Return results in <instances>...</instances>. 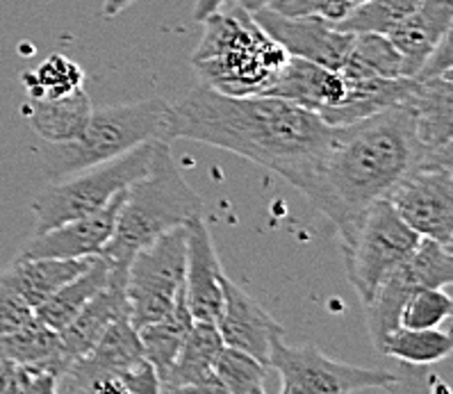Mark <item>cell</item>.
I'll return each instance as SVG.
<instances>
[{
    "mask_svg": "<svg viewBox=\"0 0 453 394\" xmlns=\"http://www.w3.org/2000/svg\"><path fill=\"white\" fill-rule=\"evenodd\" d=\"M453 301L444 288H419L405 298L399 314L403 328H437L451 317Z\"/></svg>",
    "mask_w": 453,
    "mask_h": 394,
    "instance_id": "cell-33",
    "label": "cell"
},
{
    "mask_svg": "<svg viewBox=\"0 0 453 394\" xmlns=\"http://www.w3.org/2000/svg\"><path fill=\"white\" fill-rule=\"evenodd\" d=\"M265 97L283 98L319 114L344 101L347 81L337 69H328L310 59L289 55L273 85L265 91Z\"/></svg>",
    "mask_w": 453,
    "mask_h": 394,
    "instance_id": "cell-16",
    "label": "cell"
},
{
    "mask_svg": "<svg viewBox=\"0 0 453 394\" xmlns=\"http://www.w3.org/2000/svg\"><path fill=\"white\" fill-rule=\"evenodd\" d=\"M169 117L171 103L165 98L119 103L91 110L81 137L65 144H50L49 151H43V166L49 176L65 178L73 171L114 160L146 142H169Z\"/></svg>",
    "mask_w": 453,
    "mask_h": 394,
    "instance_id": "cell-5",
    "label": "cell"
},
{
    "mask_svg": "<svg viewBox=\"0 0 453 394\" xmlns=\"http://www.w3.org/2000/svg\"><path fill=\"white\" fill-rule=\"evenodd\" d=\"M91 101L85 87L71 91L59 98H27L23 105V117L27 119L30 128L49 144H65L78 139L85 130L91 114Z\"/></svg>",
    "mask_w": 453,
    "mask_h": 394,
    "instance_id": "cell-22",
    "label": "cell"
},
{
    "mask_svg": "<svg viewBox=\"0 0 453 394\" xmlns=\"http://www.w3.org/2000/svg\"><path fill=\"white\" fill-rule=\"evenodd\" d=\"M65 369V362L17 365L0 360V394H53Z\"/></svg>",
    "mask_w": 453,
    "mask_h": 394,
    "instance_id": "cell-32",
    "label": "cell"
},
{
    "mask_svg": "<svg viewBox=\"0 0 453 394\" xmlns=\"http://www.w3.org/2000/svg\"><path fill=\"white\" fill-rule=\"evenodd\" d=\"M344 81H347L344 101L319 112L328 126H349L363 121L385 107L405 101V97L417 85L415 78H344Z\"/></svg>",
    "mask_w": 453,
    "mask_h": 394,
    "instance_id": "cell-23",
    "label": "cell"
},
{
    "mask_svg": "<svg viewBox=\"0 0 453 394\" xmlns=\"http://www.w3.org/2000/svg\"><path fill=\"white\" fill-rule=\"evenodd\" d=\"M242 7H244L246 12H257V10H265V7H269L273 3V0H237Z\"/></svg>",
    "mask_w": 453,
    "mask_h": 394,
    "instance_id": "cell-39",
    "label": "cell"
},
{
    "mask_svg": "<svg viewBox=\"0 0 453 394\" xmlns=\"http://www.w3.org/2000/svg\"><path fill=\"white\" fill-rule=\"evenodd\" d=\"M363 0H273L272 10L285 17H319L337 23Z\"/></svg>",
    "mask_w": 453,
    "mask_h": 394,
    "instance_id": "cell-34",
    "label": "cell"
},
{
    "mask_svg": "<svg viewBox=\"0 0 453 394\" xmlns=\"http://www.w3.org/2000/svg\"><path fill=\"white\" fill-rule=\"evenodd\" d=\"M123 285H126V274L110 272V282L105 288L59 330L62 352L69 365L89 353L112 321H117L119 317H130Z\"/></svg>",
    "mask_w": 453,
    "mask_h": 394,
    "instance_id": "cell-18",
    "label": "cell"
},
{
    "mask_svg": "<svg viewBox=\"0 0 453 394\" xmlns=\"http://www.w3.org/2000/svg\"><path fill=\"white\" fill-rule=\"evenodd\" d=\"M107 282H110V267H107V262L101 256H96L85 272L71 278L58 292L50 294L42 305H37L35 308V317L42 324H46L49 328L59 333V330L73 320L75 314L89 304L91 298L105 288Z\"/></svg>",
    "mask_w": 453,
    "mask_h": 394,
    "instance_id": "cell-24",
    "label": "cell"
},
{
    "mask_svg": "<svg viewBox=\"0 0 453 394\" xmlns=\"http://www.w3.org/2000/svg\"><path fill=\"white\" fill-rule=\"evenodd\" d=\"M58 392H160L157 374L144 358L130 317H119L89 353L73 360L58 383Z\"/></svg>",
    "mask_w": 453,
    "mask_h": 394,
    "instance_id": "cell-7",
    "label": "cell"
},
{
    "mask_svg": "<svg viewBox=\"0 0 453 394\" xmlns=\"http://www.w3.org/2000/svg\"><path fill=\"white\" fill-rule=\"evenodd\" d=\"M421 0H363L347 17L335 23L344 33H379L388 35L399 26L411 12L417 10Z\"/></svg>",
    "mask_w": 453,
    "mask_h": 394,
    "instance_id": "cell-29",
    "label": "cell"
},
{
    "mask_svg": "<svg viewBox=\"0 0 453 394\" xmlns=\"http://www.w3.org/2000/svg\"><path fill=\"white\" fill-rule=\"evenodd\" d=\"M419 235L396 214L388 198L372 203L357 214L347 235H342V251L349 281L357 298L367 304L380 282L411 256Z\"/></svg>",
    "mask_w": 453,
    "mask_h": 394,
    "instance_id": "cell-8",
    "label": "cell"
},
{
    "mask_svg": "<svg viewBox=\"0 0 453 394\" xmlns=\"http://www.w3.org/2000/svg\"><path fill=\"white\" fill-rule=\"evenodd\" d=\"M123 194H114L96 212L71 219L66 224L35 233L33 240L21 249V258H94L101 256L103 246L110 242L121 208Z\"/></svg>",
    "mask_w": 453,
    "mask_h": 394,
    "instance_id": "cell-14",
    "label": "cell"
},
{
    "mask_svg": "<svg viewBox=\"0 0 453 394\" xmlns=\"http://www.w3.org/2000/svg\"><path fill=\"white\" fill-rule=\"evenodd\" d=\"M27 98H59L85 85V73L65 55H50L35 71L23 75Z\"/></svg>",
    "mask_w": 453,
    "mask_h": 394,
    "instance_id": "cell-30",
    "label": "cell"
},
{
    "mask_svg": "<svg viewBox=\"0 0 453 394\" xmlns=\"http://www.w3.org/2000/svg\"><path fill=\"white\" fill-rule=\"evenodd\" d=\"M340 126L276 97H224L196 85L171 105L166 139H192L228 151L273 171L312 205L321 194V171Z\"/></svg>",
    "mask_w": 453,
    "mask_h": 394,
    "instance_id": "cell-1",
    "label": "cell"
},
{
    "mask_svg": "<svg viewBox=\"0 0 453 394\" xmlns=\"http://www.w3.org/2000/svg\"><path fill=\"white\" fill-rule=\"evenodd\" d=\"M157 142L160 139L146 142L126 155H119L114 160L58 178V182L46 187L35 198L33 210L37 217L35 233H43L59 224H66L71 219L101 210L114 194L126 189L130 182H134L149 171Z\"/></svg>",
    "mask_w": 453,
    "mask_h": 394,
    "instance_id": "cell-6",
    "label": "cell"
},
{
    "mask_svg": "<svg viewBox=\"0 0 453 394\" xmlns=\"http://www.w3.org/2000/svg\"><path fill=\"white\" fill-rule=\"evenodd\" d=\"M340 73L344 78H405L403 58L388 35L360 33L353 37Z\"/></svg>",
    "mask_w": 453,
    "mask_h": 394,
    "instance_id": "cell-26",
    "label": "cell"
},
{
    "mask_svg": "<svg viewBox=\"0 0 453 394\" xmlns=\"http://www.w3.org/2000/svg\"><path fill=\"white\" fill-rule=\"evenodd\" d=\"M453 71V49H451V33L444 35L442 42L437 43L433 53L424 59L421 69L417 71V81H428L437 75H447Z\"/></svg>",
    "mask_w": 453,
    "mask_h": 394,
    "instance_id": "cell-36",
    "label": "cell"
},
{
    "mask_svg": "<svg viewBox=\"0 0 453 394\" xmlns=\"http://www.w3.org/2000/svg\"><path fill=\"white\" fill-rule=\"evenodd\" d=\"M0 360L17 365H37V362H66L58 330L33 317L21 328L0 336Z\"/></svg>",
    "mask_w": 453,
    "mask_h": 394,
    "instance_id": "cell-27",
    "label": "cell"
},
{
    "mask_svg": "<svg viewBox=\"0 0 453 394\" xmlns=\"http://www.w3.org/2000/svg\"><path fill=\"white\" fill-rule=\"evenodd\" d=\"M453 153L435 155L396 182L388 198L419 237L453 244Z\"/></svg>",
    "mask_w": 453,
    "mask_h": 394,
    "instance_id": "cell-11",
    "label": "cell"
},
{
    "mask_svg": "<svg viewBox=\"0 0 453 394\" xmlns=\"http://www.w3.org/2000/svg\"><path fill=\"white\" fill-rule=\"evenodd\" d=\"M201 23L203 37L192 55L201 85L224 97H257L273 85L289 55L251 12L233 3Z\"/></svg>",
    "mask_w": 453,
    "mask_h": 394,
    "instance_id": "cell-3",
    "label": "cell"
},
{
    "mask_svg": "<svg viewBox=\"0 0 453 394\" xmlns=\"http://www.w3.org/2000/svg\"><path fill=\"white\" fill-rule=\"evenodd\" d=\"M134 3H137V0H103V17H119L121 12H126L130 5H134Z\"/></svg>",
    "mask_w": 453,
    "mask_h": 394,
    "instance_id": "cell-38",
    "label": "cell"
},
{
    "mask_svg": "<svg viewBox=\"0 0 453 394\" xmlns=\"http://www.w3.org/2000/svg\"><path fill=\"white\" fill-rule=\"evenodd\" d=\"M187 228V260H185V304L194 321H217L224 304L221 281L224 269L214 249L212 235L201 219L192 217Z\"/></svg>",
    "mask_w": 453,
    "mask_h": 394,
    "instance_id": "cell-15",
    "label": "cell"
},
{
    "mask_svg": "<svg viewBox=\"0 0 453 394\" xmlns=\"http://www.w3.org/2000/svg\"><path fill=\"white\" fill-rule=\"evenodd\" d=\"M224 304L217 317V330L226 346L240 349L269 367V352L276 337L285 336V328L257 304L249 292L224 276L221 281Z\"/></svg>",
    "mask_w": 453,
    "mask_h": 394,
    "instance_id": "cell-13",
    "label": "cell"
},
{
    "mask_svg": "<svg viewBox=\"0 0 453 394\" xmlns=\"http://www.w3.org/2000/svg\"><path fill=\"white\" fill-rule=\"evenodd\" d=\"M192 324L194 317L189 313V308H187L185 298H182L169 317H165L160 321H150V324H144L137 328L142 352H144V358L150 362V367L155 369V374H157L160 385L165 383L169 372L176 365Z\"/></svg>",
    "mask_w": 453,
    "mask_h": 394,
    "instance_id": "cell-25",
    "label": "cell"
},
{
    "mask_svg": "<svg viewBox=\"0 0 453 394\" xmlns=\"http://www.w3.org/2000/svg\"><path fill=\"white\" fill-rule=\"evenodd\" d=\"M405 103L415 119V133L421 144L431 151L449 149L453 139V75L417 81Z\"/></svg>",
    "mask_w": 453,
    "mask_h": 394,
    "instance_id": "cell-21",
    "label": "cell"
},
{
    "mask_svg": "<svg viewBox=\"0 0 453 394\" xmlns=\"http://www.w3.org/2000/svg\"><path fill=\"white\" fill-rule=\"evenodd\" d=\"M224 349L212 321H194L180 349L176 365L169 372L160 392H224L214 374V360Z\"/></svg>",
    "mask_w": 453,
    "mask_h": 394,
    "instance_id": "cell-19",
    "label": "cell"
},
{
    "mask_svg": "<svg viewBox=\"0 0 453 394\" xmlns=\"http://www.w3.org/2000/svg\"><path fill=\"white\" fill-rule=\"evenodd\" d=\"M267 365L256 360L249 353L226 346L219 352L214 360V374L221 383L224 392L233 394H262L265 392V378H267Z\"/></svg>",
    "mask_w": 453,
    "mask_h": 394,
    "instance_id": "cell-31",
    "label": "cell"
},
{
    "mask_svg": "<svg viewBox=\"0 0 453 394\" xmlns=\"http://www.w3.org/2000/svg\"><path fill=\"white\" fill-rule=\"evenodd\" d=\"M257 26L276 39L288 55L317 62L321 66L340 71L351 50L356 35L344 33L335 23L319 17H285L272 7L253 12Z\"/></svg>",
    "mask_w": 453,
    "mask_h": 394,
    "instance_id": "cell-12",
    "label": "cell"
},
{
    "mask_svg": "<svg viewBox=\"0 0 453 394\" xmlns=\"http://www.w3.org/2000/svg\"><path fill=\"white\" fill-rule=\"evenodd\" d=\"M383 356L399 358L408 365H433L451 353V337L437 328H395L380 342Z\"/></svg>",
    "mask_w": 453,
    "mask_h": 394,
    "instance_id": "cell-28",
    "label": "cell"
},
{
    "mask_svg": "<svg viewBox=\"0 0 453 394\" xmlns=\"http://www.w3.org/2000/svg\"><path fill=\"white\" fill-rule=\"evenodd\" d=\"M187 228L166 230L139 249L126 269V301L134 328L169 317L185 298Z\"/></svg>",
    "mask_w": 453,
    "mask_h": 394,
    "instance_id": "cell-9",
    "label": "cell"
},
{
    "mask_svg": "<svg viewBox=\"0 0 453 394\" xmlns=\"http://www.w3.org/2000/svg\"><path fill=\"white\" fill-rule=\"evenodd\" d=\"M269 369L278 372L280 390L285 394H344L363 390H392L399 385L396 374L333 360L315 344H288L285 336L273 340Z\"/></svg>",
    "mask_w": 453,
    "mask_h": 394,
    "instance_id": "cell-10",
    "label": "cell"
},
{
    "mask_svg": "<svg viewBox=\"0 0 453 394\" xmlns=\"http://www.w3.org/2000/svg\"><path fill=\"white\" fill-rule=\"evenodd\" d=\"M453 0H421L415 12L388 33L403 58V75L415 78L424 59L433 53L444 35L451 33Z\"/></svg>",
    "mask_w": 453,
    "mask_h": 394,
    "instance_id": "cell-17",
    "label": "cell"
},
{
    "mask_svg": "<svg viewBox=\"0 0 453 394\" xmlns=\"http://www.w3.org/2000/svg\"><path fill=\"white\" fill-rule=\"evenodd\" d=\"M33 317L35 310L30 308L19 294H14L0 282V336L21 328V326L27 324Z\"/></svg>",
    "mask_w": 453,
    "mask_h": 394,
    "instance_id": "cell-35",
    "label": "cell"
},
{
    "mask_svg": "<svg viewBox=\"0 0 453 394\" xmlns=\"http://www.w3.org/2000/svg\"><path fill=\"white\" fill-rule=\"evenodd\" d=\"M201 214V197L178 169L169 142L155 144L144 176L126 187L114 233L101 251L110 272L126 274L139 249Z\"/></svg>",
    "mask_w": 453,
    "mask_h": 394,
    "instance_id": "cell-4",
    "label": "cell"
},
{
    "mask_svg": "<svg viewBox=\"0 0 453 394\" xmlns=\"http://www.w3.org/2000/svg\"><path fill=\"white\" fill-rule=\"evenodd\" d=\"M453 149L431 151L415 133L408 103L389 105L363 121L340 126L321 171V194L315 208L347 235L357 214L380 201L417 165Z\"/></svg>",
    "mask_w": 453,
    "mask_h": 394,
    "instance_id": "cell-2",
    "label": "cell"
},
{
    "mask_svg": "<svg viewBox=\"0 0 453 394\" xmlns=\"http://www.w3.org/2000/svg\"><path fill=\"white\" fill-rule=\"evenodd\" d=\"M237 0H196V5H194V19L196 21H203V19H208L210 14H214L217 10L226 5H233Z\"/></svg>",
    "mask_w": 453,
    "mask_h": 394,
    "instance_id": "cell-37",
    "label": "cell"
},
{
    "mask_svg": "<svg viewBox=\"0 0 453 394\" xmlns=\"http://www.w3.org/2000/svg\"><path fill=\"white\" fill-rule=\"evenodd\" d=\"M96 258V256H94ZM94 258H21L17 256L0 272V282L26 301L42 305L65 282L82 274Z\"/></svg>",
    "mask_w": 453,
    "mask_h": 394,
    "instance_id": "cell-20",
    "label": "cell"
}]
</instances>
